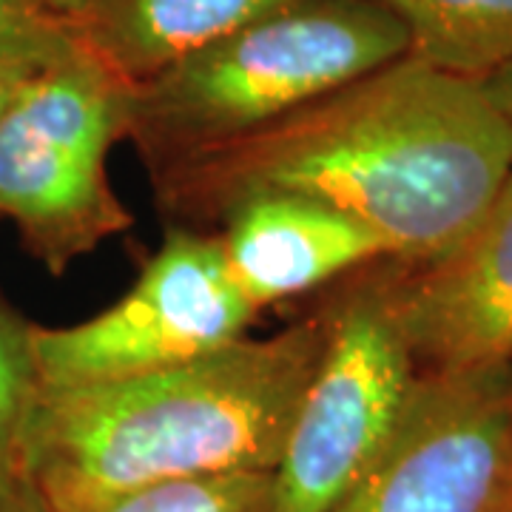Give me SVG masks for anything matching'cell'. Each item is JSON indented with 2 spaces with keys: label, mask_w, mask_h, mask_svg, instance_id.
Segmentation results:
<instances>
[{
  "label": "cell",
  "mask_w": 512,
  "mask_h": 512,
  "mask_svg": "<svg viewBox=\"0 0 512 512\" xmlns=\"http://www.w3.org/2000/svg\"><path fill=\"white\" fill-rule=\"evenodd\" d=\"M211 234L256 311L390 259L382 239L362 222L325 202L279 191L231 205Z\"/></svg>",
  "instance_id": "obj_9"
},
{
  "label": "cell",
  "mask_w": 512,
  "mask_h": 512,
  "mask_svg": "<svg viewBox=\"0 0 512 512\" xmlns=\"http://www.w3.org/2000/svg\"><path fill=\"white\" fill-rule=\"evenodd\" d=\"M55 18L66 20V23H74V20L80 18L89 6H92L94 0H40Z\"/></svg>",
  "instance_id": "obj_18"
},
{
  "label": "cell",
  "mask_w": 512,
  "mask_h": 512,
  "mask_svg": "<svg viewBox=\"0 0 512 512\" xmlns=\"http://www.w3.org/2000/svg\"><path fill=\"white\" fill-rule=\"evenodd\" d=\"M325 311L265 339L117 382L35 387L18 473L46 512H97L137 490L274 473L325 348Z\"/></svg>",
  "instance_id": "obj_2"
},
{
  "label": "cell",
  "mask_w": 512,
  "mask_h": 512,
  "mask_svg": "<svg viewBox=\"0 0 512 512\" xmlns=\"http://www.w3.org/2000/svg\"><path fill=\"white\" fill-rule=\"evenodd\" d=\"M376 265L322 305L325 348L282 444L271 512L336 510L402 421L419 367Z\"/></svg>",
  "instance_id": "obj_5"
},
{
  "label": "cell",
  "mask_w": 512,
  "mask_h": 512,
  "mask_svg": "<svg viewBox=\"0 0 512 512\" xmlns=\"http://www.w3.org/2000/svg\"><path fill=\"white\" fill-rule=\"evenodd\" d=\"M77 35L40 0H0V66H40L69 52Z\"/></svg>",
  "instance_id": "obj_14"
},
{
  "label": "cell",
  "mask_w": 512,
  "mask_h": 512,
  "mask_svg": "<svg viewBox=\"0 0 512 512\" xmlns=\"http://www.w3.org/2000/svg\"><path fill=\"white\" fill-rule=\"evenodd\" d=\"M274 473H225L128 493L97 512H271Z\"/></svg>",
  "instance_id": "obj_12"
},
{
  "label": "cell",
  "mask_w": 512,
  "mask_h": 512,
  "mask_svg": "<svg viewBox=\"0 0 512 512\" xmlns=\"http://www.w3.org/2000/svg\"><path fill=\"white\" fill-rule=\"evenodd\" d=\"M131 89L77 40L26 74L0 111V220L49 274H66L134 225L109 180Z\"/></svg>",
  "instance_id": "obj_4"
},
{
  "label": "cell",
  "mask_w": 512,
  "mask_h": 512,
  "mask_svg": "<svg viewBox=\"0 0 512 512\" xmlns=\"http://www.w3.org/2000/svg\"><path fill=\"white\" fill-rule=\"evenodd\" d=\"M29 325L0 302V493L20 481V427L35 393Z\"/></svg>",
  "instance_id": "obj_13"
},
{
  "label": "cell",
  "mask_w": 512,
  "mask_h": 512,
  "mask_svg": "<svg viewBox=\"0 0 512 512\" xmlns=\"http://www.w3.org/2000/svg\"><path fill=\"white\" fill-rule=\"evenodd\" d=\"M384 282L419 373L512 362V174L453 248L416 265L384 259Z\"/></svg>",
  "instance_id": "obj_8"
},
{
  "label": "cell",
  "mask_w": 512,
  "mask_h": 512,
  "mask_svg": "<svg viewBox=\"0 0 512 512\" xmlns=\"http://www.w3.org/2000/svg\"><path fill=\"white\" fill-rule=\"evenodd\" d=\"M512 498V362L419 373L402 421L333 512H501Z\"/></svg>",
  "instance_id": "obj_7"
},
{
  "label": "cell",
  "mask_w": 512,
  "mask_h": 512,
  "mask_svg": "<svg viewBox=\"0 0 512 512\" xmlns=\"http://www.w3.org/2000/svg\"><path fill=\"white\" fill-rule=\"evenodd\" d=\"M43 66V63H40ZM37 69V66H26V63H12V66H0V111L3 106L9 103V97L15 94L20 83H23V77Z\"/></svg>",
  "instance_id": "obj_17"
},
{
  "label": "cell",
  "mask_w": 512,
  "mask_h": 512,
  "mask_svg": "<svg viewBox=\"0 0 512 512\" xmlns=\"http://www.w3.org/2000/svg\"><path fill=\"white\" fill-rule=\"evenodd\" d=\"M512 174V134L481 83L407 55L237 143L151 171L174 225L214 231L251 194L325 202L390 262L436 259Z\"/></svg>",
  "instance_id": "obj_1"
},
{
  "label": "cell",
  "mask_w": 512,
  "mask_h": 512,
  "mask_svg": "<svg viewBox=\"0 0 512 512\" xmlns=\"http://www.w3.org/2000/svg\"><path fill=\"white\" fill-rule=\"evenodd\" d=\"M501 512H512V498H510V501H507V507H504V510H501Z\"/></svg>",
  "instance_id": "obj_19"
},
{
  "label": "cell",
  "mask_w": 512,
  "mask_h": 512,
  "mask_svg": "<svg viewBox=\"0 0 512 512\" xmlns=\"http://www.w3.org/2000/svg\"><path fill=\"white\" fill-rule=\"evenodd\" d=\"M407 55L404 23L373 0H296L134 83L126 140L160 171Z\"/></svg>",
  "instance_id": "obj_3"
},
{
  "label": "cell",
  "mask_w": 512,
  "mask_h": 512,
  "mask_svg": "<svg viewBox=\"0 0 512 512\" xmlns=\"http://www.w3.org/2000/svg\"><path fill=\"white\" fill-rule=\"evenodd\" d=\"M0 512H46V507L32 493V487L20 478L18 484L0 493Z\"/></svg>",
  "instance_id": "obj_16"
},
{
  "label": "cell",
  "mask_w": 512,
  "mask_h": 512,
  "mask_svg": "<svg viewBox=\"0 0 512 512\" xmlns=\"http://www.w3.org/2000/svg\"><path fill=\"white\" fill-rule=\"evenodd\" d=\"M296 0H94L77 40L128 83H143Z\"/></svg>",
  "instance_id": "obj_10"
},
{
  "label": "cell",
  "mask_w": 512,
  "mask_h": 512,
  "mask_svg": "<svg viewBox=\"0 0 512 512\" xmlns=\"http://www.w3.org/2000/svg\"><path fill=\"white\" fill-rule=\"evenodd\" d=\"M256 313L217 237L171 225L137 282L111 308L69 328L29 325L35 387H89L185 365L234 345Z\"/></svg>",
  "instance_id": "obj_6"
},
{
  "label": "cell",
  "mask_w": 512,
  "mask_h": 512,
  "mask_svg": "<svg viewBox=\"0 0 512 512\" xmlns=\"http://www.w3.org/2000/svg\"><path fill=\"white\" fill-rule=\"evenodd\" d=\"M478 83H481L484 94L490 97V103H493L495 111L501 114L504 126L510 128L512 134V57L507 63L495 66L490 74H484Z\"/></svg>",
  "instance_id": "obj_15"
},
{
  "label": "cell",
  "mask_w": 512,
  "mask_h": 512,
  "mask_svg": "<svg viewBox=\"0 0 512 512\" xmlns=\"http://www.w3.org/2000/svg\"><path fill=\"white\" fill-rule=\"evenodd\" d=\"M402 20L410 55L481 80L512 57V0H373Z\"/></svg>",
  "instance_id": "obj_11"
}]
</instances>
